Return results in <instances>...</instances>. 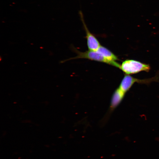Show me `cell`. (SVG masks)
I'll use <instances>...</instances> for the list:
<instances>
[{
    "instance_id": "1",
    "label": "cell",
    "mask_w": 159,
    "mask_h": 159,
    "mask_svg": "<svg viewBox=\"0 0 159 159\" xmlns=\"http://www.w3.org/2000/svg\"><path fill=\"white\" fill-rule=\"evenodd\" d=\"M150 67L148 64L132 59H126L120 65V68L126 74H130L145 71L148 72Z\"/></svg>"
},
{
    "instance_id": "2",
    "label": "cell",
    "mask_w": 159,
    "mask_h": 159,
    "mask_svg": "<svg viewBox=\"0 0 159 159\" xmlns=\"http://www.w3.org/2000/svg\"><path fill=\"white\" fill-rule=\"evenodd\" d=\"M153 82H159V74H158L152 78L144 79H138L125 74L122 80L119 87L126 93L135 83L148 85Z\"/></svg>"
},
{
    "instance_id": "5",
    "label": "cell",
    "mask_w": 159,
    "mask_h": 159,
    "mask_svg": "<svg viewBox=\"0 0 159 159\" xmlns=\"http://www.w3.org/2000/svg\"><path fill=\"white\" fill-rule=\"evenodd\" d=\"M126 93L119 87L114 92L112 96L108 113L110 114L119 105L124 98Z\"/></svg>"
},
{
    "instance_id": "6",
    "label": "cell",
    "mask_w": 159,
    "mask_h": 159,
    "mask_svg": "<svg viewBox=\"0 0 159 159\" xmlns=\"http://www.w3.org/2000/svg\"><path fill=\"white\" fill-rule=\"evenodd\" d=\"M96 51L107 60L113 63L115 67L120 68V64L116 62L119 60L117 57L107 48L101 45Z\"/></svg>"
},
{
    "instance_id": "3",
    "label": "cell",
    "mask_w": 159,
    "mask_h": 159,
    "mask_svg": "<svg viewBox=\"0 0 159 159\" xmlns=\"http://www.w3.org/2000/svg\"><path fill=\"white\" fill-rule=\"evenodd\" d=\"M73 48V49L77 54V56L71 59L79 58H84L89 59L97 62L106 63L115 66L114 64L111 62L105 59L97 51L90 50L82 52L78 50L77 49Z\"/></svg>"
},
{
    "instance_id": "4",
    "label": "cell",
    "mask_w": 159,
    "mask_h": 159,
    "mask_svg": "<svg viewBox=\"0 0 159 159\" xmlns=\"http://www.w3.org/2000/svg\"><path fill=\"white\" fill-rule=\"evenodd\" d=\"M79 14L81 21L83 24L84 28L85 31L87 44L89 50L96 51L101 45L98 39L88 29L84 21L83 14L81 11H80Z\"/></svg>"
}]
</instances>
